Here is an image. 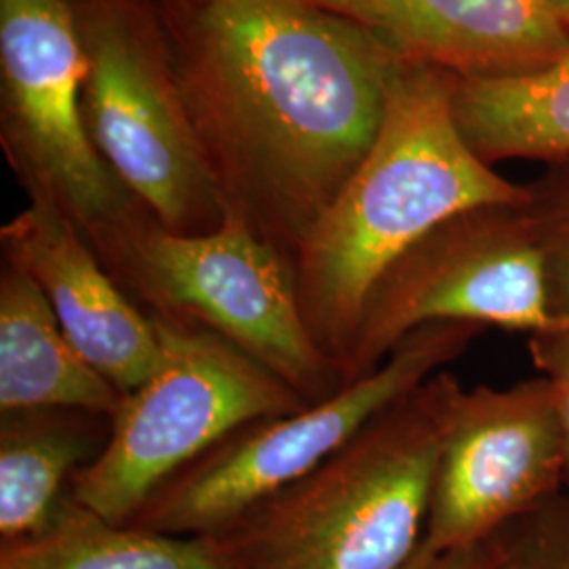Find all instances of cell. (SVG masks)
I'll return each mask as SVG.
<instances>
[{
  "label": "cell",
  "mask_w": 569,
  "mask_h": 569,
  "mask_svg": "<svg viewBox=\"0 0 569 569\" xmlns=\"http://www.w3.org/2000/svg\"><path fill=\"white\" fill-rule=\"evenodd\" d=\"M87 241L143 312L222 336L310 406L345 387L306 329L293 264L237 211L203 234L169 232L142 211Z\"/></svg>",
  "instance_id": "277c9868"
},
{
  "label": "cell",
  "mask_w": 569,
  "mask_h": 569,
  "mask_svg": "<svg viewBox=\"0 0 569 569\" xmlns=\"http://www.w3.org/2000/svg\"><path fill=\"white\" fill-rule=\"evenodd\" d=\"M550 7L555 9L557 18L563 21V26L569 30V0H549Z\"/></svg>",
  "instance_id": "44dd1931"
},
{
  "label": "cell",
  "mask_w": 569,
  "mask_h": 569,
  "mask_svg": "<svg viewBox=\"0 0 569 569\" xmlns=\"http://www.w3.org/2000/svg\"><path fill=\"white\" fill-rule=\"evenodd\" d=\"M451 371L376 416L300 481L204 536L226 569H401L420 547L451 407Z\"/></svg>",
  "instance_id": "3957f363"
},
{
  "label": "cell",
  "mask_w": 569,
  "mask_h": 569,
  "mask_svg": "<svg viewBox=\"0 0 569 569\" xmlns=\"http://www.w3.org/2000/svg\"><path fill=\"white\" fill-rule=\"evenodd\" d=\"M0 63L30 194L60 204L84 237L146 211L89 136V63L68 2L0 0Z\"/></svg>",
  "instance_id": "9c48e42d"
},
{
  "label": "cell",
  "mask_w": 569,
  "mask_h": 569,
  "mask_svg": "<svg viewBox=\"0 0 569 569\" xmlns=\"http://www.w3.org/2000/svg\"><path fill=\"white\" fill-rule=\"evenodd\" d=\"M0 569H226L209 538L112 523L70 493L49 528L0 542Z\"/></svg>",
  "instance_id": "2e32d148"
},
{
  "label": "cell",
  "mask_w": 569,
  "mask_h": 569,
  "mask_svg": "<svg viewBox=\"0 0 569 569\" xmlns=\"http://www.w3.org/2000/svg\"><path fill=\"white\" fill-rule=\"evenodd\" d=\"M441 321L528 333L555 321L528 204L465 211L390 266L363 306L345 387L373 373L409 333Z\"/></svg>",
  "instance_id": "52a82bcc"
},
{
  "label": "cell",
  "mask_w": 569,
  "mask_h": 569,
  "mask_svg": "<svg viewBox=\"0 0 569 569\" xmlns=\"http://www.w3.org/2000/svg\"><path fill=\"white\" fill-rule=\"evenodd\" d=\"M122 392L63 331L41 287L4 260L0 274V413L79 409L114 418Z\"/></svg>",
  "instance_id": "4fadbf2b"
},
{
  "label": "cell",
  "mask_w": 569,
  "mask_h": 569,
  "mask_svg": "<svg viewBox=\"0 0 569 569\" xmlns=\"http://www.w3.org/2000/svg\"><path fill=\"white\" fill-rule=\"evenodd\" d=\"M409 61L308 0H201L188 96L226 207L293 264L376 140Z\"/></svg>",
  "instance_id": "6da1fadb"
},
{
  "label": "cell",
  "mask_w": 569,
  "mask_h": 569,
  "mask_svg": "<svg viewBox=\"0 0 569 569\" xmlns=\"http://www.w3.org/2000/svg\"><path fill=\"white\" fill-rule=\"evenodd\" d=\"M531 363L549 380L563 432L566 489L569 493V319H555L542 331L529 333Z\"/></svg>",
  "instance_id": "d6986e66"
},
{
  "label": "cell",
  "mask_w": 569,
  "mask_h": 569,
  "mask_svg": "<svg viewBox=\"0 0 569 569\" xmlns=\"http://www.w3.org/2000/svg\"><path fill=\"white\" fill-rule=\"evenodd\" d=\"M148 317L161 359L140 387L122 395L106 448L70 483L79 505L112 523H129L154 489L232 430L310 406L222 336Z\"/></svg>",
  "instance_id": "5b68a950"
},
{
  "label": "cell",
  "mask_w": 569,
  "mask_h": 569,
  "mask_svg": "<svg viewBox=\"0 0 569 569\" xmlns=\"http://www.w3.org/2000/svg\"><path fill=\"white\" fill-rule=\"evenodd\" d=\"M566 489V449L549 380L462 388L430 496L425 552L468 549Z\"/></svg>",
  "instance_id": "30bf717a"
},
{
  "label": "cell",
  "mask_w": 569,
  "mask_h": 569,
  "mask_svg": "<svg viewBox=\"0 0 569 569\" xmlns=\"http://www.w3.org/2000/svg\"><path fill=\"white\" fill-rule=\"evenodd\" d=\"M361 23L403 60L460 79L521 77L569 56L549 0H308Z\"/></svg>",
  "instance_id": "7c38bea8"
},
{
  "label": "cell",
  "mask_w": 569,
  "mask_h": 569,
  "mask_svg": "<svg viewBox=\"0 0 569 569\" xmlns=\"http://www.w3.org/2000/svg\"><path fill=\"white\" fill-rule=\"evenodd\" d=\"M82 110L106 164L176 234L222 224L226 199L201 133L161 56L119 16L89 18Z\"/></svg>",
  "instance_id": "ba28073f"
},
{
  "label": "cell",
  "mask_w": 569,
  "mask_h": 569,
  "mask_svg": "<svg viewBox=\"0 0 569 569\" xmlns=\"http://www.w3.org/2000/svg\"><path fill=\"white\" fill-rule=\"evenodd\" d=\"M451 103L470 148L483 161L569 157V56L505 79H460Z\"/></svg>",
  "instance_id": "9a60e30c"
},
{
  "label": "cell",
  "mask_w": 569,
  "mask_h": 569,
  "mask_svg": "<svg viewBox=\"0 0 569 569\" xmlns=\"http://www.w3.org/2000/svg\"><path fill=\"white\" fill-rule=\"evenodd\" d=\"M4 260L41 287L63 331L119 392L140 387L161 359V340L112 279L81 228L49 197L2 228Z\"/></svg>",
  "instance_id": "8fae6325"
},
{
  "label": "cell",
  "mask_w": 569,
  "mask_h": 569,
  "mask_svg": "<svg viewBox=\"0 0 569 569\" xmlns=\"http://www.w3.org/2000/svg\"><path fill=\"white\" fill-rule=\"evenodd\" d=\"M505 569H569V493H557L500 529Z\"/></svg>",
  "instance_id": "ac0fdd59"
},
{
  "label": "cell",
  "mask_w": 569,
  "mask_h": 569,
  "mask_svg": "<svg viewBox=\"0 0 569 569\" xmlns=\"http://www.w3.org/2000/svg\"><path fill=\"white\" fill-rule=\"evenodd\" d=\"M529 201L528 186L502 178L470 148L451 84L409 61L366 159L293 258L312 342L342 376L367 298L390 266L465 211Z\"/></svg>",
  "instance_id": "7a4b0ae2"
},
{
  "label": "cell",
  "mask_w": 569,
  "mask_h": 569,
  "mask_svg": "<svg viewBox=\"0 0 569 569\" xmlns=\"http://www.w3.org/2000/svg\"><path fill=\"white\" fill-rule=\"evenodd\" d=\"M401 569H505L502 552L491 536L486 542L468 549L425 552L418 547Z\"/></svg>",
  "instance_id": "ffe728a7"
},
{
  "label": "cell",
  "mask_w": 569,
  "mask_h": 569,
  "mask_svg": "<svg viewBox=\"0 0 569 569\" xmlns=\"http://www.w3.org/2000/svg\"><path fill=\"white\" fill-rule=\"evenodd\" d=\"M488 327L441 321L409 333L387 361L321 403L253 420L171 475L129 526L204 538L323 465L385 409L458 361Z\"/></svg>",
  "instance_id": "8992f818"
},
{
  "label": "cell",
  "mask_w": 569,
  "mask_h": 569,
  "mask_svg": "<svg viewBox=\"0 0 569 569\" xmlns=\"http://www.w3.org/2000/svg\"><path fill=\"white\" fill-rule=\"evenodd\" d=\"M531 186L529 218L545 260L550 312L569 319V157Z\"/></svg>",
  "instance_id": "e0dca14e"
},
{
  "label": "cell",
  "mask_w": 569,
  "mask_h": 569,
  "mask_svg": "<svg viewBox=\"0 0 569 569\" xmlns=\"http://www.w3.org/2000/svg\"><path fill=\"white\" fill-rule=\"evenodd\" d=\"M112 418L79 409L0 413V542L51 526L72 477L110 439Z\"/></svg>",
  "instance_id": "5bb4252c"
}]
</instances>
